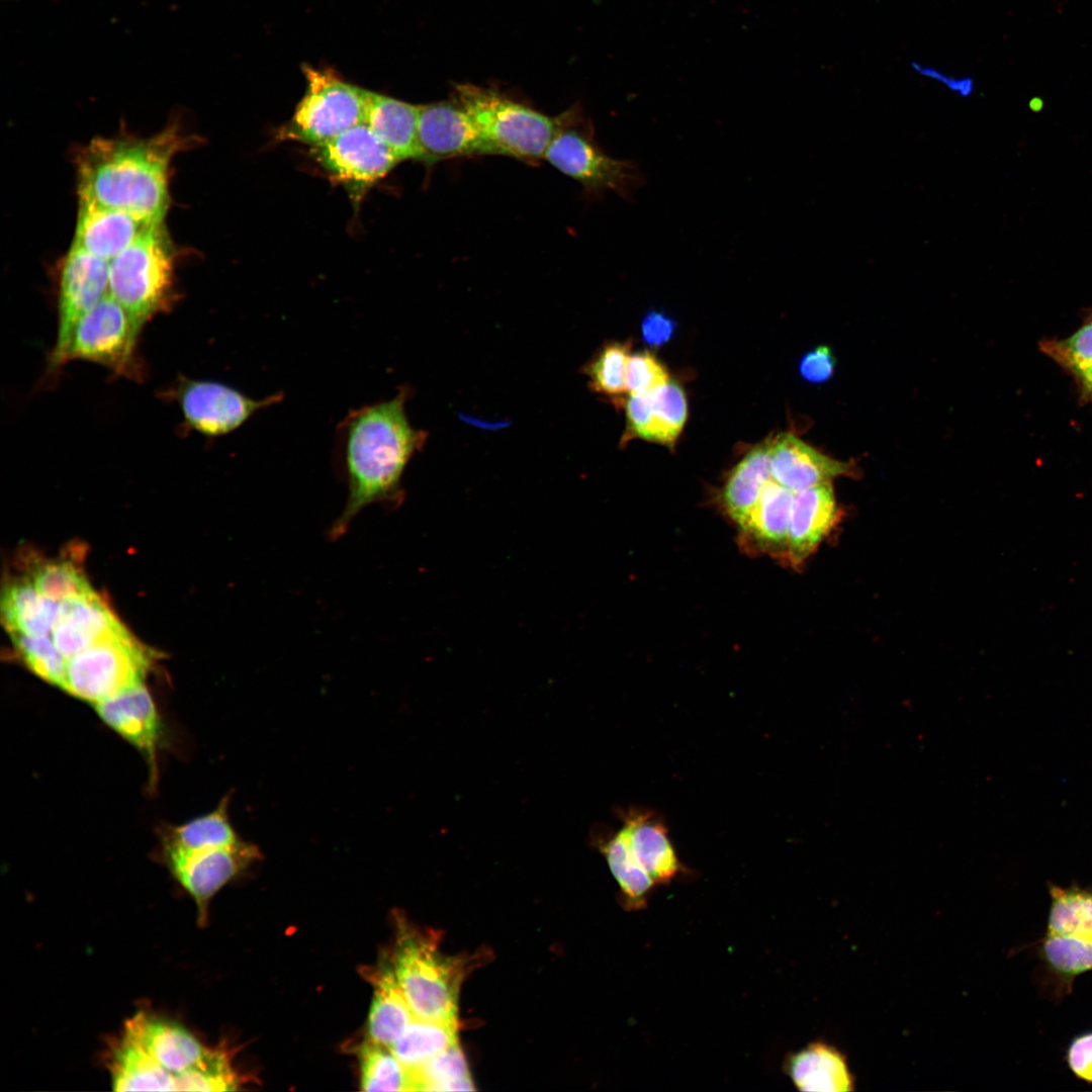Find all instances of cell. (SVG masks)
<instances>
[{
  "label": "cell",
  "mask_w": 1092,
  "mask_h": 1092,
  "mask_svg": "<svg viewBox=\"0 0 1092 1092\" xmlns=\"http://www.w3.org/2000/svg\"><path fill=\"white\" fill-rule=\"evenodd\" d=\"M411 395L403 386L393 397L353 408L339 422L333 455L348 496L329 531L331 539L341 538L368 506L390 508L402 500V475L427 439L407 418Z\"/></svg>",
  "instance_id": "cell-1"
},
{
  "label": "cell",
  "mask_w": 1092,
  "mask_h": 1092,
  "mask_svg": "<svg viewBox=\"0 0 1092 1092\" xmlns=\"http://www.w3.org/2000/svg\"><path fill=\"white\" fill-rule=\"evenodd\" d=\"M192 141L177 119L150 136L92 139L75 159L79 200L163 222L170 204L171 163Z\"/></svg>",
  "instance_id": "cell-2"
},
{
  "label": "cell",
  "mask_w": 1092,
  "mask_h": 1092,
  "mask_svg": "<svg viewBox=\"0 0 1092 1092\" xmlns=\"http://www.w3.org/2000/svg\"><path fill=\"white\" fill-rule=\"evenodd\" d=\"M175 254L163 222L147 228L109 261L108 293L143 326L175 299Z\"/></svg>",
  "instance_id": "cell-3"
},
{
  "label": "cell",
  "mask_w": 1092,
  "mask_h": 1092,
  "mask_svg": "<svg viewBox=\"0 0 1092 1092\" xmlns=\"http://www.w3.org/2000/svg\"><path fill=\"white\" fill-rule=\"evenodd\" d=\"M455 100L478 129L488 154L533 162L545 157L567 113L552 117L470 84L456 87Z\"/></svg>",
  "instance_id": "cell-4"
},
{
  "label": "cell",
  "mask_w": 1092,
  "mask_h": 1092,
  "mask_svg": "<svg viewBox=\"0 0 1092 1092\" xmlns=\"http://www.w3.org/2000/svg\"><path fill=\"white\" fill-rule=\"evenodd\" d=\"M544 158L595 196L613 191L631 200L634 192L645 182L637 163L613 158L603 151L595 140L589 122L576 112H567Z\"/></svg>",
  "instance_id": "cell-5"
},
{
  "label": "cell",
  "mask_w": 1092,
  "mask_h": 1092,
  "mask_svg": "<svg viewBox=\"0 0 1092 1092\" xmlns=\"http://www.w3.org/2000/svg\"><path fill=\"white\" fill-rule=\"evenodd\" d=\"M153 652L122 627L67 659L61 689L91 704L144 682Z\"/></svg>",
  "instance_id": "cell-6"
},
{
  "label": "cell",
  "mask_w": 1092,
  "mask_h": 1092,
  "mask_svg": "<svg viewBox=\"0 0 1092 1092\" xmlns=\"http://www.w3.org/2000/svg\"><path fill=\"white\" fill-rule=\"evenodd\" d=\"M303 72L306 92L291 120L279 130L281 140L315 147L364 122L370 91L340 79L332 70L304 66Z\"/></svg>",
  "instance_id": "cell-7"
},
{
  "label": "cell",
  "mask_w": 1092,
  "mask_h": 1092,
  "mask_svg": "<svg viewBox=\"0 0 1092 1092\" xmlns=\"http://www.w3.org/2000/svg\"><path fill=\"white\" fill-rule=\"evenodd\" d=\"M416 1018L456 1021L457 979L430 937L402 932L393 971Z\"/></svg>",
  "instance_id": "cell-8"
},
{
  "label": "cell",
  "mask_w": 1092,
  "mask_h": 1092,
  "mask_svg": "<svg viewBox=\"0 0 1092 1092\" xmlns=\"http://www.w3.org/2000/svg\"><path fill=\"white\" fill-rule=\"evenodd\" d=\"M141 330L127 310L108 293L76 325L64 363L76 359L91 361L119 375L138 378L142 374L135 353Z\"/></svg>",
  "instance_id": "cell-9"
},
{
  "label": "cell",
  "mask_w": 1092,
  "mask_h": 1092,
  "mask_svg": "<svg viewBox=\"0 0 1092 1092\" xmlns=\"http://www.w3.org/2000/svg\"><path fill=\"white\" fill-rule=\"evenodd\" d=\"M123 1034L170 1079L173 1091H186L192 1071L229 1061L224 1051L205 1048L184 1027L145 1013L130 1018Z\"/></svg>",
  "instance_id": "cell-10"
},
{
  "label": "cell",
  "mask_w": 1092,
  "mask_h": 1092,
  "mask_svg": "<svg viewBox=\"0 0 1092 1092\" xmlns=\"http://www.w3.org/2000/svg\"><path fill=\"white\" fill-rule=\"evenodd\" d=\"M311 153L328 176L342 185L356 203L399 163L365 122L311 147Z\"/></svg>",
  "instance_id": "cell-11"
},
{
  "label": "cell",
  "mask_w": 1092,
  "mask_h": 1092,
  "mask_svg": "<svg viewBox=\"0 0 1092 1092\" xmlns=\"http://www.w3.org/2000/svg\"><path fill=\"white\" fill-rule=\"evenodd\" d=\"M175 397L188 427L205 437L216 438L238 430L259 412L280 403L284 392L258 399L221 382L184 378L178 383Z\"/></svg>",
  "instance_id": "cell-12"
},
{
  "label": "cell",
  "mask_w": 1092,
  "mask_h": 1092,
  "mask_svg": "<svg viewBox=\"0 0 1092 1092\" xmlns=\"http://www.w3.org/2000/svg\"><path fill=\"white\" fill-rule=\"evenodd\" d=\"M109 287V261L72 244L63 261L58 288L57 339L50 366L64 364V356L80 318L95 306Z\"/></svg>",
  "instance_id": "cell-13"
},
{
  "label": "cell",
  "mask_w": 1092,
  "mask_h": 1092,
  "mask_svg": "<svg viewBox=\"0 0 1092 1092\" xmlns=\"http://www.w3.org/2000/svg\"><path fill=\"white\" fill-rule=\"evenodd\" d=\"M164 854L172 874L195 900L201 918L215 893L263 857L259 846L244 838L229 846Z\"/></svg>",
  "instance_id": "cell-14"
},
{
  "label": "cell",
  "mask_w": 1092,
  "mask_h": 1092,
  "mask_svg": "<svg viewBox=\"0 0 1092 1092\" xmlns=\"http://www.w3.org/2000/svg\"><path fill=\"white\" fill-rule=\"evenodd\" d=\"M473 155H488V151L473 121L456 100L420 106L417 161L431 166Z\"/></svg>",
  "instance_id": "cell-15"
},
{
  "label": "cell",
  "mask_w": 1092,
  "mask_h": 1092,
  "mask_svg": "<svg viewBox=\"0 0 1092 1092\" xmlns=\"http://www.w3.org/2000/svg\"><path fill=\"white\" fill-rule=\"evenodd\" d=\"M99 718L146 758L153 775L162 726L154 700L144 682L94 704Z\"/></svg>",
  "instance_id": "cell-16"
},
{
  "label": "cell",
  "mask_w": 1092,
  "mask_h": 1092,
  "mask_svg": "<svg viewBox=\"0 0 1092 1092\" xmlns=\"http://www.w3.org/2000/svg\"><path fill=\"white\" fill-rule=\"evenodd\" d=\"M771 478L794 493L854 471L851 464L830 458L792 434L769 441Z\"/></svg>",
  "instance_id": "cell-17"
},
{
  "label": "cell",
  "mask_w": 1092,
  "mask_h": 1092,
  "mask_svg": "<svg viewBox=\"0 0 1092 1092\" xmlns=\"http://www.w3.org/2000/svg\"><path fill=\"white\" fill-rule=\"evenodd\" d=\"M124 627L94 590L59 602L51 637L68 659Z\"/></svg>",
  "instance_id": "cell-18"
},
{
  "label": "cell",
  "mask_w": 1092,
  "mask_h": 1092,
  "mask_svg": "<svg viewBox=\"0 0 1092 1092\" xmlns=\"http://www.w3.org/2000/svg\"><path fill=\"white\" fill-rule=\"evenodd\" d=\"M154 223L122 209L79 200L73 245L110 261Z\"/></svg>",
  "instance_id": "cell-19"
},
{
  "label": "cell",
  "mask_w": 1092,
  "mask_h": 1092,
  "mask_svg": "<svg viewBox=\"0 0 1092 1092\" xmlns=\"http://www.w3.org/2000/svg\"><path fill=\"white\" fill-rule=\"evenodd\" d=\"M636 860L656 885L670 883L682 866L668 835V830L655 812L631 809L623 815L620 828Z\"/></svg>",
  "instance_id": "cell-20"
},
{
  "label": "cell",
  "mask_w": 1092,
  "mask_h": 1092,
  "mask_svg": "<svg viewBox=\"0 0 1092 1092\" xmlns=\"http://www.w3.org/2000/svg\"><path fill=\"white\" fill-rule=\"evenodd\" d=\"M837 513L831 482L795 493L786 548L792 562L799 564L815 551L832 529Z\"/></svg>",
  "instance_id": "cell-21"
},
{
  "label": "cell",
  "mask_w": 1092,
  "mask_h": 1092,
  "mask_svg": "<svg viewBox=\"0 0 1092 1092\" xmlns=\"http://www.w3.org/2000/svg\"><path fill=\"white\" fill-rule=\"evenodd\" d=\"M786 1074L800 1091L847 1092L854 1090V1078L842 1052L825 1041L810 1042L791 1054Z\"/></svg>",
  "instance_id": "cell-22"
},
{
  "label": "cell",
  "mask_w": 1092,
  "mask_h": 1092,
  "mask_svg": "<svg viewBox=\"0 0 1092 1092\" xmlns=\"http://www.w3.org/2000/svg\"><path fill=\"white\" fill-rule=\"evenodd\" d=\"M420 106L370 91L364 122L399 162L418 158Z\"/></svg>",
  "instance_id": "cell-23"
},
{
  "label": "cell",
  "mask_w": 1092,
  "mask_h": 1092,
  "mask_svg": "<svg viewBox=\"0 0 1092 1092\" xmlns=\"http://www.w3.org/2000/svg\"><path fill=\"white\" fill-rule=\"evenodd\" d=\"M794 495L792 490L771 478L754 507L738 524L744 536L760 549L786 551Z\"/></svg>",
  "instance_id": "cell-24"
},
{
  "label": "cell",
  "mask_w": 1092,
  "mask_h": 1092,
  "mask_svg": "<svg viewBox=\"0 0 1092 1092\" xmlns=\"http://www.w3.org/2000/svg\"><path fill=\"white\" fill-rule=\"evenodd\" d=\"M59 603L42 596L31 579L7 584L1 601L2 621L10 635H51Z\"/></svg>",
  "instance_id": "cell-25"
},
{
  "label": "cell",
  "mask_w": 1092,
  "mask_h": 1092,
  "mask_svg": "<svg viewBox=\"0 0 1092 1092\" xmlns=\"http://www.w3.org/2000/svg\"><path fill=\"white\" fill-rule=\"evenodd\" d=\"M232 793L210 812L183 824L170 826L163 836V850L196 851L235 844L243 838L230 817Z\"/></svg>",
  "instance_id": "cell-26"
},
{
  "label": "cell",
  "mask_w": 1092,
  "mask_h": 1092,
  "mask_svg": "<svg viewBox=\"0 0 1092 1092\" xmlns=\"http://www.w3.org/2000/svg\"><path fill=\"white\" fill-rule=\"evenodd\" d=\"M373 982L368 1035L370 1041L390 1048L416 1017L391 970L378 972Z\"/></svg>",
  "instance_id": "cell-27"
},
{
  "label": "cell",
  "mask_w": 1092,
  "mask_h": 1092,
  "mask_svg": "<svg viewBox=\"0 0 1092 1092\" xmlns=\"http://www.w3.org/2000/svg\"><path fill=\"white\" fill-rule=\"evenodd\" d=\"M770 479L768 442L754 447L745 455L731 471L723 488L724 508L737 525L754 507Z\"/></svg>",
  "instance_id": "cell-28"
},
{
  "label": "cell",
  "mask_w": 1092,
  "mask_h": 1092,
  "mask_svg": "<svg viewBox=\"0 0 1092 1092\" xmlns=\"http://www.w3.org/2000/svg\"><path fill=\"white\" fill-rule=\"evenodd\" d=\"M1050 908L1045 932L1092 943V890L1076 884H1049Z\"/></svg>",
  "instance_id": "cell-29"
},
{
  "label": "cell",
  "mask_w": 1092,
  "mask_h": 1092,
  "mask_svg": "<svg viewBox=\"0 0 1092 1092\" xmlns=\"http://www.w3.org/2000/svg\"><path fill=\"white\" fill-rule=\"evenodd\" d=\"M601 850L619 885L624 905L629 910L646 907L656 884L633 856L620 829L603 842Z\"/></svg>",
  "instance_id": "cell-30"
},
{
  "label": "cell",
  "mask_w": 1092,
  "mask_h": 1092,
  "mask_svg": "<svg viewBox=\"0 0 1092 1092\" xmlns=\"http://www.w3.org/2000/svg\"><path fill=\"white\" fill-rule=\"evenodd\" d=\"M456 1029V1021L415 1018L390 1050L401 1064L414 1070L457 1044Z\"/></svg>",
  "instance_id": "cell-31"
},
{
  "label": "cell",
  "mask_w": 1092,
  "mask_h": 1092,
  "mask_svg": "<svg viewBox=\"0 0 1092 1092\" xmlns=\"http://www.w3.org/2000/svg\"><path fill=\"white\" fill-rule=\"evenodd\" d=\"M387 1046L369 1041L360 1050L361 1086L365 1091H415L413 1071Z\"/></svg>",
  "instance_id": "cell-32"
},
{
  "label": "cell",
  "mask_w": 1092,
  "mask_h": 1092,
  "mask_svg": "<svg viewBox=\"0 0 1092 1092\" xmlns=\"http://www.w3.org/2000/svg\"><path fill=\"white\" fill-rule=\"evenodd\" d=\"M412 1071L415 1091H473L475 1089L458 1043Z\"/></svg>",
  "instance_id": "cell-33"
},
{
  "label": "cell",
  "mask_w": 1092,
  "mask_h": 1092,
  "mask_svg": "<svg viewBox=\"0 0 1092 1092\" xmlns=\"http://www.w3.org/2000/svg\"><path fill=\"white\" fill-rule=\"evenodd\" d=\"M629 351V343L620 342H610L599 350L583 368L592 390L611 399L627 391Z\"/></svg>",
  "instance_id": "cell-34"
},
{
  "label": "cell",
  "mask_w": 1092,
  "mask_h": 1092,
  "mask_svg": "<svg viewBox=\"0 0 1092 1092\" xmlns=\"http://www.w3.org/2000/svg\"><path fill=\"white\" fill-rule=\"evenodd\" d=\"M653 413V442L673 446L688 416V404L682 388L667 380L649 392Z\"/></svg>",
  "instance_id": "cell-35"
},
{
  "label": "cell",
  "mask_w": 1092,
  "mask_h": 1092,
  "mask_svg": "<svg viewBox=\"0 0 1092 1092\" xmlns=\"http://www.w3.org/2000/svg\"><path fill=\"white\" fill-rule=\"evenodd\" d=\"M31 581L42 596L58 603L94 590L80 566L65 558L36 566Z\"/></svg>",
  "instance_id": "cell-36"
},
{
  "label": "cell",
  "mask_w": 1092,
  "mask_h": 1092,
  "mask_svg": "<svg viewBox=\"0 0 1092 1092\" xmlns=\"http://www.w3.org/2000/svg\"><path fill=\"white\" fill-rule=\"evenodd\" d=\"M11 638L19 655L32 672L54 686L62 687L67 658L57 648L51 635L12 634Z\"/></svg>",
  "instance_id": "cell-37"
},
{
  "label": "cell",
  "mask_w": 1092,
  "mask_h": 1092,
  "mask_svg": "<svg viewBox=\"0 0 1092 1092\" xmlns=\"http://www.w3.org/2000/svg\"><path fill=\"white\" fill-rule=\"evenodd\" d=\"M1039 349L1070 374L1091 366L1092 310L1071 336L1060 340H1043L1039 343Z\"/></svg>",
  "instance_id": "cell-38"
},
{
  "label": "cell",
  "mask_w": 1092,
  "mask_h": 1092,
  "mask_svg": "<svg viewBox=\"0 0 1092 1092\" xmlns=\"http://www.w3.org/2000/svg\"><path fill=\"white\" fill-rule=\"evenodd\" d=\"M667 380L666 369L650 352L630 354L626 379L629 394L648 393Z\"/></svg>",
  "instance_id": "cell-39"
},
{
  "label": "cell",
  "mask_w": 1092,
  "mask_h": 1092,
  "mask_svg": "<svg viewBox=\"0 0 1092 1092\" xmlns=\"http://www.w3.org/2000/svg\"><path fill=\"white\" fill-rule=\"evenodd\" d=\"M625 407L627 430L622 441L636 437L653 442V413L649 392L630 394Z\"/></svg>",
  "instance_id": "cell-40"
},
{
  "label": "cell",
  "mask_w": 1092,
  "mask_h": 1092,
  "mask_svg": "<svg viewBox=\"0 0 1092 1092\" xmlns=\"http://www.w3.org/2000/svg\"><path fill=\"white\" fill-rule=\"evenodd\" d=\"M1065 1060L1077 1079L1092 1084V1030L1083 1031L1070 1040Z\"/></svg>",
  "instance_id": "cell-41"
},
{
  "label": "cell",
  "mask_w": 1092,
  "mask_h": 1092,
  "mask_svg": "<svg viewBox=\"0 0 1092 1092\" xmlns=\"http://www.w3.org/2000/svg\"><path fill=\"white\" fill-rule=\"evenodd\" d=\"M834 365V357L830 349L820 346L801 359L799 368L804 379L813 383H822L832 376Z\"/></svg>",
  "instance_id": "cell-42"
},
{
  "label": "cell",
  "mask_w": 1092,
  "mask_h": 1092,
  "mask_svg": "<svg viewBox=\"0 0 1092 1092\" xmlns=\"http://www.w3.org/2000/svg\"><path fill=\"white\" fill-rule=\"evenodd\" d=\"M674 330V321L661 311H649L641 323L643 340L651 347H660L667 343Z\"/></svg>",
  "instance_id": "cell-43"
},
{
  "label": "cell",
  "mask_w": 1092,
  "mask_h": 1092,
  "mask_svg": "<svg viewBox=\"0 0 1092 1092\" xmlns=\"http://www.w3.org/2000/svg\"><path fill=\"white\" fill-rule=\"evenodd\" d=\"M911 67L913 68V70L916 73L922 75L925 78H929V79H932V80L940 83L941 85L946 87L949 91H951V92H953V93H956V94H958V95H960L962 97H969V96L973 95V93L975 91V82H974L973 78H971V77H963V78L951 77V76L945 75L944 73L940 72L937 69H934L932 67L922 66V65H920V64H918L916 62H913L911 64Z\"/></svg>",
  "instance_id": "cell-44"
},
{
  "label": "cell",
  "mask_w": 1092,
  "mask_h": 1092,
  "mask_svg": "<svg viewBox=\"0 0 1092 1092\" xmlns=\"http://www.w3.org/2000/svg\"><path fill=\"white\" fill-rule=\"evenodd\" d=\"M1071 375L1075 379L1081 399L1085 402H1092V365Z\"/></svg>",
  "instance_id": "cell-45"
},
{
  "label": "cell",
  "mask_w": 1092,
  "mask_h": 1092,
  "mask_svg": "<svg viewBox=\"0 0 1092 1092\" xmlns=\"http://www.w3.org/2000/svg\"><path fill=\"white\" fill-rule=\"evenodd\" d=\"M1029 107L1034 112L1040 111L1042 109V107H1043L1042 99L1039 98V97H1035V98L1031 99L1030 102H1029Z\"/></svg>",
  "instance_id": "cell-46"
}]
</instances>
